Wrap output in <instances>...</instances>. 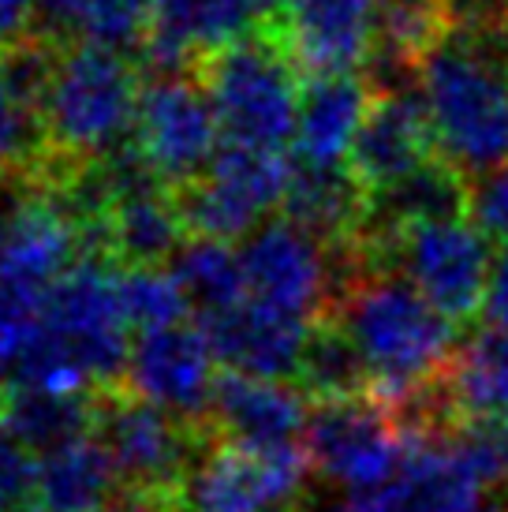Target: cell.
<instances>
[{
  "label": "cell",
  "instance_id": "5b68a950",
  "mask_svg": "<svg viewBox=\"0 0 508 512\" xmlns=\"http://www.w3.org/2000/svg\"><path fill=\"white\" fill-rule=\"evenodd\" d=\"M195 75L210 90L225 143L284 150L296 139L299 68L269 30L202 57Z\"/></svg>",
  "mask_w": 508,
  "mask_h": 512
},
{
  "label": "cell",
  "instance_id": "7c38bea8",
  "mask_svg": "<svg viewBox=\"0 0 508 512\" xmlns=\"http://www.w3.org/2000/svg\"><path fill=\"white\" fill-rule=\"evenodd\" d=\"M307 456L333 486L370 494L404 471L408 438L374 397L318 404L307 423Z\"/></svg>",
  "mask_w": 508,
  "mask_h": 512
},
{
  "label": "cell",
  "instance_id": "ac0fdd59",
  "mask_svg": "<svg viewBox=\"0 0 508 512\" xmlns=\"http://www.w3.org/2000/svg\"><path fill=\"white\" fill-rule=\"evenodd\" d=\"M370 105H374L370 86L363 79H355V75L314 79L303 90L296 139H292L299 165H311V169H340V165H348L355 139H359L363 124H367Z\"/></svg>",
  "mask_w": 508,
  "mask_h": 512
},
{
  "label": "cell",
  "instance_id": "4316f807",
  "mask_svg": "<svg viewBox=\"0 0 508 512\" xmlns=\"http://www.w3.org/2000/svg\"><path fill=\"white\" fill-rule=\"evenodd\" d=\"M116 285H120V307L127 314V326H135L139 333L187 322V314H191L187 296L180 292V285H176V277L169 270L124 266Z\"/></svg>",
  "mask_w": 508,
  "mask_h": 512
},
{
  "label": "cell",
  "instance_id": "9c48e42d",
  "mask_svg": "<svg viewBox=\"0 0 508 512\" xmlns=\"http://www.w3.org/2000/svg\"><path fill=\"white\" fill-rule=\"evenodd\" d=\"M131 143L172 191L206 176L217 150L225 146V135L202 79L195 72H172L142 86Z\"/></svg>",
  "mask_w": 508,
  "mask_h": 512
},
{
  "label": "cell",
  "instance_id": "d6a6232c",
  "mask_svg": "<svg viewBox=\"0 0 508 512\" xmlns=\"http://www.w3.org/2000/svg\"><path fill=\"white\" fill-rule=\"evenodd\" d=\"M449 12L467 27H501L508 19V0H449Z\"/></svg>",
  "mask_w": 508,
  "mask_h": 512
},
{
  "label": "cell",
  "instance_id": "e575fe53",
  "mask_svg": "<svg viewBox=\"0 0 508 512\" xmlns=\"http://www.w3.org/2000/svg\"><path fill=\"white\" fill-rule=\"evenodd\" d=\"M0 512H49V509H45L42 501H19V505H8V509Z\"/></svg>",
  "mask_w": 508,
  "mask_h": 512
},
{
  "label": "cell",
  "instance_id": "277c9868",
  "mask_svg": "<svg viewBox=\"0 0 508 512\" xmlns=\"http://www.w3.org/2000/svg\"><path fill=\"white\" fill-rule=\"evenodd\" d=\"M419 98L452 169L508 165V57L479 38H445L419 64Z\"/></svg>",
  "mask_w": 508,
  "mask_h": 512
},
{
  "label": "cell",
  "instance_id": "8992f818",
  "mask_svg": "<svg viewBox=\"0 0 508 512\" xmlns=\"http://www.w3.org/2000/svg\"><path fill=\"white\" fill-rule=\"evenodd\" d=\"M359 258L370 270L396 266V273L449 322H471L479 311H486L494 258H490V240L471 217H445V221L400 228L381 247L363 251Z\"/></svg>",
  "mask_w": 508,
  "mask_h": 512
},
{
  "label": "cell",
  "instance_id": "d4e9b609",
  "mask_svg": "<svg viewBox=\"0 0 508 512\" xmlns=\"http://www.w3.org/2000/svg\"><path fill=\"white\" fill-rule=\"evenodd\" d=\"M42 161V105L27 98L0 64V176H38Z\"/></svg>",
  "mask_w": 508,
  "mask_h": 512
},
{
  "label": "cell",
  "instance_id": "5bb4252c",
  "mask_svg": "<svg viewBox=\"0 0 508 512\" xmlns=\"http://www.w3.org/2000/svg\"><path fill=\"white\" fill-rule=\"evenodd\" d=\"M299 72L352 75L367 64L381 42V19L374 0H296L284 19L266 27Z\"/></svg>",
  "mask_w": 508,
  "mask_h": 512
},
{
  "label": "cell",
  "instance_id": "603a6c76",
  "mask_svg": "<svg viewBox=\"0 0 508 512\" xmlns=\"http://www.w3.org/2000/svg\"><path fill=\"white\" fill-rule=\"evenodd\" d=\"M452 397L464 419H505L508 415V326H490L452 356Z\"/></svg>",
  "mask_w": 508,
  "mask_h": 512
},
{
  "label": "cell",
  "instance_id": "ffe728a7",
  "mask_svg": "<svg viewBox=\"0 0 508 512\" xmlns=\"http://www.w3.org/2000/svg\"><path fill=\"white\" fill-rule=\"evenodd\" d=\"M284 210H288V221H296L329 247H352L367 225L370 195L348 172V165L340 169L296 165Z\"/></svg>",
  "mask_w": 508,
  "mask_h": 512
},
{
  "label": "cell",
  "instance_id": "f1b7e54d",
  "mask_svg": "<svg viewBox=\"0 0 508 512\" xmlns=\"http://www.w3.org/2000/svg\"><path fill=\"white\" fill-rule=\"evenodd\" d=\"M467 214L486 240H501L508 247V165L482 172V180L467 191Z\"/></svg>",
  "mask_w": 508,
  "mask_h": 512
},
{
  "label": "cell",
  "instance_id": "7402d4cb",
  "mask_svg": "<svg viewBox=\"0 0 508 512\" xmlns=\"http://www.w3.org/2000/svg\"><path fill=\"white\" fill-rule=\"evenodd\" d=\"M0 423L27 445L34 456H45L57 445L90 434V423H98V412L90 408L83 393H49V389H12Z\"/></svg>",
  "mask_w": 508,
  "mask_h": 512
},
{
  "label": "cell",
  "instance_id": "7a4b0ae2",
  "mask_svg": "<svg viewBox=\"0 0 508 512\" xmlns=\"http://www.w3.org/2000/svg\"><path fill=\"white\" fill-rule=\"evenodd\" d=\"M116 277L105 255H83L60 277L45 303L42 337L12 389L86 393L94 385L124 382L131 326Z\"/></svg>",
  "mask_w": 508,
  "mask_h": 512
},
{
  "label": "cell",
  "instance_id": "44dd1931",
  "mask_svg": "<svg viewBox=\"0 0 508 512\" xmlns=\"http://www.w3.org/2000/svg\"><path fill=\"white\" fill-rule=\"evenodd\" d=\"M169 273L176 277L180 292L187 296V307L195 322L225 318L247 303V277H243V255L225 240H191L172 255Z\"/></svg>",
  "mask_w": 508,
  "mask_h": 512
},
{
  "label": "cell",
  "instance_id": "3957f363",
  "mask_svg": "<svg viewBox=\"0 0 508 512\" xmlns=\"http://www.w3.org/2000/svg\"><path fill=\"white\" fill-rule=\"evenodd\" d=\"M142 101L139 64L109 45L71 38L60 45L45 90L42 169H83L131 146Z\"/></svg>",
  "mask_w": 508,
  "mask_h": 512
},
{
  "label": "cell",
  "instance_id": "4dcf8cb0",
  "mask_svg": "<svg viewBox=\"0 0 508 512\" xmlns=\"http://www.w3.org/2000/svg\"><path fill=\"white\" fill-rule=\"evenodd\" d=\"M38 34V0H0V49Z\"/></svg>",
  "mask_w": 508,
  "mask_h": 512
},
{
  "label": "cell",
  "instance_id": "9a60e30c",
  "mask_svg": "<svg viewBox=\"0 0 508 512\" xmlns=\"http://www.w3.org/2000/svg\"><path fill=\"white\" fill-rule=\"evenodd\" d=\"M434 128L415 90H389L374 98L367 124L348 157V172L363 184L370 199L404 184L408 176L434 161Z\"/></svg>",
  "mask_w": 508,
  "mask_h": 512
},
{
  "label": "cell",
  "instance_id": "2e32d148",
  "mask_svg": "<svg viewBox=\"0 0 508 512\" xmlns=\"http://www.w3.org/2000/svg\"><path fill=\"white\" fill-rule=\"evenodd\" d=\"M210 423L236 445L288 449L299 445V438H307V393L288 389L284 382L228 370L217 378Z\"/></svg>",
  "mask_w": 508,
  "mask_h": 512
},
{
  "label": "cell",
  "instance_id": "52a82bcc",
  "mask_svg": "<svg viewBox=\"0 0 508 512\" xmlns=\"http://www.w3.org/2000/svg\"><path fill=\"white\" fill-rule=\"evenodd\" d=\"M296 165L284 150H254L225 143L206 176L176 191V206L187 236L202 240H243L262 228V217L288 199Z\"/></svg>",
  "mask_w": 508,
  "mask_h": 512
},
{
  "label": "cell",
  "instance_id": "4fadbf2b",
  "mask_svg": "<svg viewBox=\"0 0 508 512\" xmlns=\"http://www.w3.org/2000/svg\"><path fill=\"white\" fill-rule=\"evenodd\" d=\"M217 352L198 322H176L165 329H146L131 341L124 385L127 393L154 404L161 412L198 427L210 419L217 393Z\"/></svg>",
  "mask_w": 508,
  "mask_h": 512
},
{
  "label": "cell",
  "instance_id": "e0dca14e",
  "mask_svg": "<svg viewBox=\"0 0 508 512\" xmlns=\"http://www.w3.org/2000/svg\"><path fill=\"white\" fill-rule=\"evenodd\" d=\"M206 337H210L217 359L236 374H251V378H269V382H284L296 378L307 337L314 326L269 314L254 303H243L225 318L202 322Z\"/></svg>",
  "mask_w": 508,
  "mask_h": 512
},
{
  "label": "cell",
  "instance_id": "1f68e13d",
  "mask_svg": "<svg viewBox=\"0 0 508 512\" xmlns=\"http://www.w3.org/2000/svg\"><path fill=\"white\" fill-rule=\"evenodd\" d=\"M75 15H79V0H38V34L71 42L75 38Z\"/></svg>",
  "mask_w": 508,
  "mask_h": 512
},
{
  "label": "cell",
  "instance_id": "8d00e7d4",
  "mask_svg": "<svg viewBox=\"0 0 508 512\" xmlns=\"http://www.w3.org/2000/svg\"><path fill=\"white\" fill-rule=\"evenodd\" d=\"M389 4H393V0H389Z\"/></svg>",
  "mask_w": 508,
  "mask_h": 512
},
{
  "label": "cell",
  "instance_id": "f546056e",
  "mask_svg": "<svg viewBox=\"0 0 508 512\" xmlns=\"http://www.w3.org/2000/svg\"><path fill=\"white\" fill-rule=\"evenodd\" d=\"M38 494V456L0 423V509Z\"/></svg>",
  "mask_w": 508,
  "mask_h": 512
},
{
  "label": "cell",
  "instance_id": "d6986e66",
  "mask_svg": "<svg viewBox=\"0 0 508 512\" xmlns=\"http://www.w3.org/2000/svg\"><path fill=\"white\" fill-rule=\"evenodd\" d=\"M120 475L98 434L57 445L38 456V501L49 512L120 509Z\"/></svg>",
  "mask_w": 508,
  "mask_h": 512
},
{
  "label": "cell",
  "instance_id": "8fae6325",
  "mask_svg": "<svg viewBox=\"0 0 508 512\" xmlns=\"http://www.w3.org/2000/svg\"><path fill=\"white\" fill-rule=\"evenodd\" d=\"M307 475V445L251 449L225 441L198 456L176 505L184 512H299Z\"/></svg>",
  "mask_w": 508,
  "mask_h": 512
},
{
  "label": "cell",
  "instance_id": "484cf974",
  "mask_svg": "<svg viewBox=\"0 0 508 512\" xmlns=\"http://www.w3.org/2000/svg\"><path fill=\"white\" fill-rule=\"evenodd\" d=\"M441 445L449 464L475 490L494 494L508 483V423L505 419H464Z\"/></svg>",
  "mask_w": 508,
  "mask_h": 512
},
{
  "label": "cell",
  "instance_id": "6da1fadb",
  "mask_svg": "<svg viewBox=\"0 0 508 512\" xmlns=\"http://www.w3.org/2000/svg\"><path fill=\"white\" fill-rule=\"evenodd\" d=\"M337 322L370 370V397L393 408L441 382L452 367V322L389 270L352 277L333 307Z\"/></svg>",
  "mask_w": 508,
  "mask_h": 512
},
{
  "label": "cell",
  "instance_id": "30bf717a",
  "mask_svg": "<svg viewBox=\"0 0 508 512\" xmlns=\"http://www.w3.org/2000/svg\"><path fill=\"white\" fill-rule=\"evenodd\" d=\"M247 303L281 314L303 326H318L337 307L340 270L329 258V243L311 236L296 221H266L240 247Z\"/></svg>",
  "mask_w": 508,
  "mask_h": 512
},
{
  "label": "cell",
  "instance_id": "cb8c5ba5",
  "mask_svg": "<svg viewBox=\"0 0 508 512\" xmlns=\"http://www.w3.org/2000/svg\"><path fill=\"white\" fill-rule=\"evenodd\" d=\"M299 389L318 404H337V400L370 397V370L359 356L352 337L325 318L311 329L303 359H299Z\"/></svg>",
  "mask_w": 508,
  "mask_h": 512
},
{
  "label": "cell",
  "instance_id": "836d02e7",
  "mask_svg": "<svg viewBox=\"0 0 508 512\" xmlns=\"http://www.w3.org/2000/svg\"><path fill=\"white\" fill-rule=\"evenodd\" d=\"M486 318L494 326H508V247L497 255L490 273V292H486Z\"/></svg>",
  "mask_w": 508,
  "mask_h": 512
},
{
  "label": "cell",
  "instance_id": "ba28073f",
  "mask_svg": "<svg viewBox=\"0 0 508 512\" xmlns=\"http://www.w3.org/2000/svg\"><path fill=\"white\" fill-rule=\"evenodd\" d=\"M98 438L109 449L131 501L165 505L180 498L198 464V434L191 423L139 397H116L98 408Z\"/></svg>",
  "mask_w": 508,
  "mask_h": 512
},
{
  "label": "cell",
  "instance_id": "83f0119b",
  "mask_svg": "<svg viewBox=\"0 0 508 512\" xmlns=\"http://www.w3.org/2000/svg\"><path fill=\"white\" fill-rule=\"evenodd\" d=\"M150 8L154 0H79L75 38L127 53L131 45H142L146 38Z\"/></svg>",
  "mask_w": 508,
  "mask_h": 512
},
{
  "label": "cell",
  "instance_id": "d590c367",
  "mask_svg": "<svg viewBox=\"0 0 508 512\" xmlns=\"http://www.w3.org/2000/svg\"><path fill=\"white\" fill-rule=\"evenodd\" d=\"M0 408H4V404H0Z\"/></svg>",
  "mask_w": 508,
  "mask_h": 512
}]
</instances>
